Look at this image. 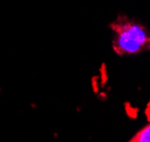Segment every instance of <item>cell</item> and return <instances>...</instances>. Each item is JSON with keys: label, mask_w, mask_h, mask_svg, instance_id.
<instances>
[{"label": "cell", "mask_w": 150, "mask_h": 142, "mask_svg": "<svg viewBox=\"0 0 150 142\" xmlns=\"http://www.w3.org/2000/svg\"><path fill=\"white\" fill-rule=\"evenodd\" d=\"M130 142H150V124L139 131Z\"/></svg>", "instance_id": "2"}, {"label": "cell", "mask_w": 150, "mask_h": 142, "mask_svg": "<svg viewBox=\"0 0 150 142\" xmlns=\"http://www.w3.org/2000/svg\"><path fill=\"white\" fill-rule=\"evenodd\" d=\"M115 38L114 51L121 55H132L150 50V34L142 25L128 19H120L113 25Z\"/></svg>", "instance_id": "1"}]
</instances>
